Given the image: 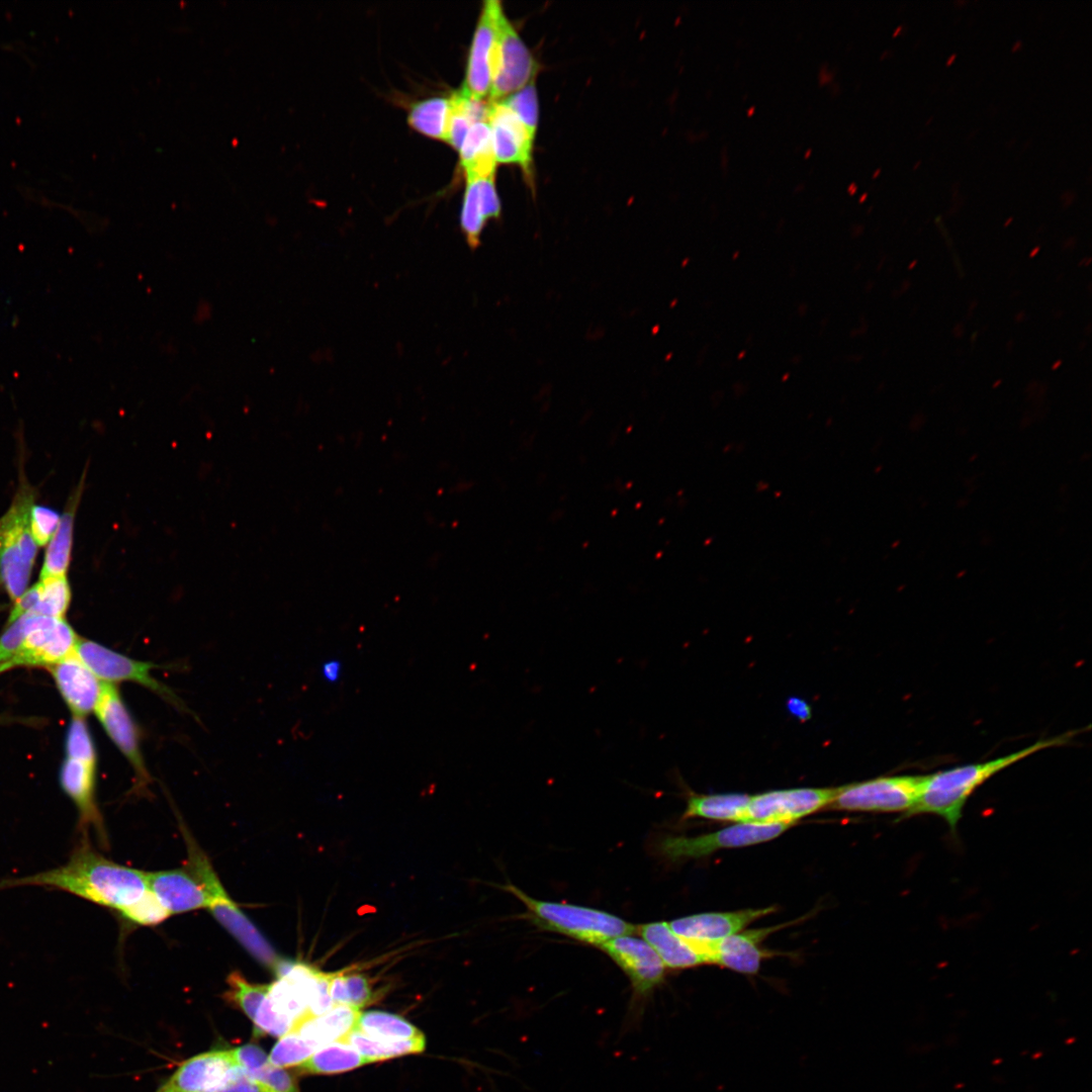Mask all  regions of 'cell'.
Returning <instances> with one entry per match:
<instances>
[{
    "mask_svg": "<svg viewBox=\"0 0 1092 1092\" xmlns=\"http://www.w3.org/2000/svg\"><path fill=\"white\" fill-rule=\"evenodd\" d=\"M226 984L229 989L224 993L225 999L253 1021L261 1003L267 997L269 984L251 983L236 971L228 976Z\"/></svg>",
    "mask_w": 1092,
    "mask_h": 1092,
    "instance_id": "obj_33",
    "label": "cell"
},
{
    "mask_svg": "<svg viewBox=\"0 0 1092 1092\" xmlns=\"http://www.w3.org/2000/svg\"><path fill=\"white\" fill-rule=\"evenodd\" d=\"M1021 46V40H1017L1012 48V52L1016 51Z\"/></svg>",
    "mask_w": 1092,
    "mask_h": 1092,
    "instance_id": "obj_45",
    "label": "cell"
},
{
    "mask_svg": "<svg viewBox=\"0 0 1092 1092\" xmlns=\"http://www.w3.org/2000/svg\"><path fill=\"white\" fill-rule=\"evenodd\" d=\"M240 1068L262 1092H299L293 1077L284 1069L273 1066L265 1052L255 1043L234 1049Z\"/></svg>",
    "mask_w": 1092,
    "mask_h": 1092,
    "instance_id": "obj_24",
    "label": "cell"
},
{
    "mask_svg": "<svg viewBox=\"0 0 1092 1092\" xmlns=\"http://www.w3.org/2000/svg\"><path fill=\"white\" fill-rule=\"evenodd\" d=\"M241 1071L232 1050L206 1052L184 1061L156 1092H208Z\"/></svg>",
    "mask_w": 1092,
    "mask_h": 1092,
    "instance_id": "obj_14",
    "label": "cell"
},
{
    "mask_svg": "<svg viewBox=\"0 0 1092 1092\" xmlns=\"http://www.w3.org/2000/svg\"><path fill=\"white\" fill-rule=\"evenodd\" d=\"M954 59H956V54H952L949 57V59L946 61V66H949Z\"/></svg>",
    "mask_w": 1092,
    "mask_h": 1092,
    "instance_id": "obj_46",
    "label": "cell"
},
{
    "mask_svg": "<svg viewBox=\"0 0 1092 1092\" xmlns=\"http://www.w3.org/2000/svg\"><path fill=\"white\" fill-rule=\"evenodd\" d=\"M1078 731L1040 739L1015 752L983 762H974L924 776L919 797L903 818L920 814L941 817L956 833L963 810L971 795L992 777L1006 767L1050 747L1067 744Z\"/></svg>",
    "mask_w": 1092,
    "mask_h": 1092,
    "instance_id": "obj_2",
    "label": "cell"
},
{
    "mask_svg": "<svg viewBox=\"0 0 1092 1092\" xmlns=\"http://www.w3.org/2000/svg\"><path fill=\"white\" fill-rule=\"evenodd\" d=\"M537 63L502 10L496 18L490 51V102L513 94L533 82Z\"/></svg>",
    "mask_w": 1092,
    "mask_h": 1092,
    "instance_id": "obj_6",
    "label": "cell"
},
{
    "mask_svg": "<svg viewBox=\"0 0 1092 1092\" xmlns=\"http://www.w3.org/2000/svg\"><path fill=\"white\" fill-rule=\"evenodd\" d=\"M96 767L67 757L61 769L60 781L64 792L78 810L80 830L84 834L88 830H95L101 843L105 845L106 831L95 797Z\"/></svg>",
    "mask_w": 1092,
    "mask_h": 1092,
    "instance_id": "obj_19",
    "label": "cell"
},
{
    "mask_svg": "<svg viewBox=\"0 0 1092 1092\" xmlns=\"http://www.w3.org/2000/svg\"><path fill=\"white\" fill-rule=\"evenodd\" d=\"M491 147V133L488 123L485 121L473 123L459 149L462 167Z\"/></svg>",
    "mask_w": 1092,
    "mask_h": 1092,
    "instance_id": "obj_40",
    "label": "cell"
},
{
    "mask_svg": "<svg viewBox=\"0 0 1092 1092\" xmlns=\"http://www.w3.org/2000/svg\"><path fill=\"white\" fill-rule=\"evenodd\" d=\"M901 29H902V26H901V25H900V26H898V27H897V28L895 29V31H894V33H893V36H896L897 34H899V33H900V31H901Z\"/></svg>",
    "mask_w": 1092,
    "mask_h": 1092,
    "instance_id": "obj_47",
    "label": "cell"
},
{
    "mask_svg": "<svg viewBox=\"0 0 1092 1092\" xmlns=\"http://www.w3.org/2000/svg\"><path fill=\"white\" fill-rule=\"evenodd\" d=\"M38 601L32 614L64 619L71 601V589L65 575L40 577L36 583Z\"/></svg>",
    "mask_w": 1092,
    "mask_h": 1092,
    "instance_id": "obj_30",
    "label": "cell"
},
{
    "mask_svg": "<svg viewBox=\"0 0 1092 1092\" xmlns=\"http://www.w3.org/2000/svg\"><path fill=\"white\" fill-rule=\"evenodd\" d=\"M783 926L752 929L735 933L715 942L692 944L705 958L707 964H716L741 974L754 975L758 972L762 960L769 956L768 950L760 947V942Z\"/></svg>",
    "mask_w": 1092,
    "mask_h": 1092,
    "instance_id": "obj_15",
    "label": "cell"
},
{
    "mask_svg": "<svg viewBox=\"0 0 1092 1092\" xmlns=\"http://www.w3.org/2000/svg\"><path fill=\"white\" fill-rule=\"evenodd\" d=\"M94 713L132 768L136 794L144 792L153 779L143 754L140 728L115 685L103 681Z\"/></svg>",
    "mask_w": 1092,
    "mask_h": 1092,
    "instance_id": "obj_7",
    "label": "cell"
},
{
    "mask_svg": "<svg viewBox=\"0 0 1092 1092\" xmlns=\"http://www.w3.org/2000/svg\"><path fill=\"white\" fill-rule=\"evenodd\" d=\"M73 520L72 512L61 518L59 527L48 547L40 577L65 575L71 558Z\"/></svg>",
    "mask_w": 1092,
    "mask_h": 1092,
    "instance_id": "obj_31",
    "label": "cell"
},
{
    "mask_svg": "<svg viewBox=\"0 0 1092 1092\" xmlns=\"http://www.w3.org/2000/svg\"><path fill=\"white\" fill-rule=\"evenodd\" d=\"M36 554L26 516L16 513L0 532V579L15 602L25 593Z\"/></svg>",
    "mask_w": 1092,
    "mask_h": 1092,
    "instance_id": "obj_13",
    "label": "cell"
},
{
    "mask_svg": "<svg viewBox=\"0 0 1092 1092\" xmlns=\"http://www.w3.org/2000/svg\"><path fill=\"white\" fill-rule=\"evenodd\" d=\"M627 975L633 990V1000L638 1006L652 994L664 980L666 967L656 951L643 939L633 934L612 938L599 946ZM637 1010V1016H639Z\"/></svg>",
    "mask_w": 1092,
    "mask_h": 1092,
    "instance_id": "obj_11",
    "label": "cell"
},
{
    "mask_svg": "<svg viewBox=\"0 0 1092 1092\" xmlns=\"http://www.w3.org/2000/svg\"><path fill=\"white\" fill-rule=\"evenodd\" d=\"M360 1013V1009L352 1006L334 1005L320 1015L305 1013L293 1023L290 1031L298 1033L320 1048L332 1041H339L353 1031Z\"/></svg>",
    "mask_w": 1092,
    "mask_h": 1092,
    "instance_id": "obj_23",
    "label": "cell"
},
{
    "mask_svg": "<svg viewBox=\"0 0 1092 1092\" xmlns=\"http://www.w3.org/2000/svg\"><path fill=\"white\" fill-rule=\"evenodd\" d=\"M78 640L79 637L64 619L35 615L22 647L7 664L5 671L17 666L50 667L75 654Z\"/></svg>",
    "mask_w": 1092,
    "mask_h": 1092,
    "instance_id": "obj_12",
    "label": "cell"
},
{
    "mask_svg": "<svg viewBox=\"0 0 1092 1092\" xmlns=\"http://www.w3.org/2000/svg\"><path fill=\"white\" fill-rule=\"evenodd\" d=\"M535 135L538 124V99L534 83L526 85L502 101Z\"/></svg>",
    "mask_w": 1092,
    "mask_h": 1092,
    "instance_id": "obj_39",
    "label": "cell"
},
{
    "mask_svg": "<svg viewBox=\"0 0 1092 1092\" xmlns=\"http://www.w3.org/2000/svg\"><path fill=\"white\" fill-rule=\"evenodd\" d=\"M67 757L97 766L95 745L84 718L73 717L67 742Z\"/></svg>",
    "mask_w": 1092,
    "mask_h": 1092,
    "instance_id": "obj_36",
    "label": "cell"
},
{
    "mask_svg": "<svg viewBox=\"0 0 1092 1092\" xmlns=\"http://www.w3.org/2000/svg\"><path fill=\"white\" fill-rule=\"evenodd\" d=\"M147 882L171 915L207 907L205 889L187 863L178 869L147 873Z\"/></svg>",
    "mask_w": 1092,
    "mask_h": 1092,
    "instance_id": "obj_18",
    "label": "cell"
},
{
    "mask_svg": "<svg viewBox=\"0 0 1092 1092\" xmlns=\"http://www.w3.org/2000/svg\"><path fill=\"white\" fill-rule=\"evenodd\" d=\"M838 788H796L750 796L745 822L794 824L796 820L831 805Z\"/></svg>",
    "mask_w": 1092,
    "mask_h": 1092,
    "instance_id": "obj_10",
    "label": "cell"
},
{
    "mask_svg": "<svg viewBox=\"0 0 1092 1092\" xmlns=\"http://www.w3.org/2000/svg\"><path fill=\"white\" fill-rule=\"evenodd\" d=\"M339 1041L354 1048L366 1057L370 1063L404 1055L420 1054L426 1048L424 1035L402 1040H383L370 1037L355 1029Z\"/></svg>",
    "mask_w": 1092,
    "mask_h": 1092,
    "instance_id": "obj_27",
    "label": "cell"
},
{
    "mask_svg": "<svg viewBox=\"0 0 1092 1092\" xmlns=\"http://www.w3.org/2000/svg\"><path fill=\"white\" fill-rule=\"evenodd\" d=\"M343 668L340 660L331 658L323 662L321 673L325 681L337 682L342 675Z\"/></svg>",
    "mask_w": 1092,
    "mask_h": 1092,
    "instance_id": "obj_44",
    "label": "cell"
},
{
    "mask_svg": "<svg viewBox=\"0 0 1092 1092\" xmlns=\"http://www.w3.org/2000/svg\"><path fill=\"white\" fill-rule=\"evenodd\" d=\"M120 915L141 925H155L166 920L171 914L148 889L138 901L123 909Z\"/></svg>",
    "mask_w": 1092,
    "mask_h": 1092,
    "instance_id": "obj_38",
    "label": "cell"
},
{
    "mask_svg": "<svg viewBox=\"0 0 1092 1092\" xmlns=\"http://www.w3.org/2000/svg\"><path fill=\"white\" fill-rule=\"evenodd\" d=\"M75 653L104 682H134L149 689L172 705L178 708L183 707L175 693L153 676L152 670L162 667L159 664L133 659L97 642L81 638L78 640Z\"/></svg>",
    "mask_w": 1092,
    "mask_h": 1092,
    "instance_id": "obj_8",
    "label": "cell"
},
{
    "mask_svg": "<svg viewBox=\"0 0 1092 1092\" xmlns=\"http://www.w3.org/2000/svg\"><path fill=\"white\" fill-rule=\"evenodd\" d=\"M487 123L496 162L518 164L530 177L535 135L499 100L490 102Z\"/></svg>",
    "mask_w": 1092,
    "mask_h": 1092,
    "instance_id": "obj_16",
    "label": "cell"
},
{
    "mask_svg": "<svg viewBox=\"0 0 1092 1092\" xmlns=\"http://www.w3.org/2000/svg\"><path fill=\"white\" fill-rule=\"evenodd\" d=\"M186 863L198 877L207 894V909L217 922L259 963L271 970L280 957L270 942L229 896L207 855L184 831Z\"/></svg>",
    "mask_w": 1092,
    "mask_h": 1092,
    "instance_id": "obj_4",
    "label": "cell"
},
{
    "mask_svg": "<svg viewBox=\"0 0 1092 1092\" xmlns=\"http://www.w3.org/2000/svg\"><path fill=\"white\" fill-rule=\"evenodd\" d=\"M330 995L335 1005L342 1004L360 1009L372 1000V990L361 974H331Z\"/></svg>",
    "mask_w": 1092,
    "mask_h": 1092,
    "instance_id": "obj_34",
    "label": "cell"
},
{
    "mask_svg": "<svg viewBox=\"0 0 1092 1092\" xmlns=\"http://www.w3.org/2000/svg\"><path fill=\"white\" fill-rule=\"evenodd\" d=\"M502 10L497 0L484 2L473 35L465 83L461 90L475 98L483 99L490 91L489 57L495 37L496 18Z\"/></svg>",
    "mask_w": 1092,
    "mask_h": 1092,
    "instance_id": "obj_20",
    "label": "cell"
},
{
    "mask_svg": "<svg viewBox=\"0 0 1092 1092\" xmlns=\"http://www.w3.org/2000/svg\"><path fill=\"white\" fill-rule=\"evenodd\" d=\"M450 118V99L432 97L416 103L408 114L410 124L425 135L446 139Z\"/></svg>",
    "mask_w": 1092,
    "mask_h": 1092,
    "instance_id": "obj_29",
    "label": "cell"
},
{
    "mask_svg": "<svg viewBox=\"0 0 1092 1092\" xmlns=\"http://www.w3.org/2000/svg\"><path fill=\"white\" fill-rule=\"evenodd\" d=\"M924 776H886L839 787L834 808L878 813H908L916 803Z\"/></svg>",
    "mask_w": 1092,
    "mask_h": 1092,
    "instance_id": "obj_5",
    "label": "cell"
},
{
    "mask_svg": "<svg viewBox=\"0 0 1092 1092\" xmlns=\"http://www.w3.org/2000/svg\"><path fill=\"white\" fill-rule=\"evenodd\" d=\"M317 1049L315 1043L294 1031H289L272 1048L268 1061L279 1068L297 1066L307 1060Z\"/></svg>",
    "mask_w": 1092,
    "mask_h": 1092,
    "instance_id": "obj_35",
    "label": "cell"
},
{
    "mask_svg": "<svg viewBox=\"0 0 1092 1092\" xmlns=\"http://www.w3.org/2000/svg\"><path fill=\"white\" fill-rule=\"evenodd\" d=\"M49 668L74 717L84 718L94 712L103 681L99 680L76 653Z\"/></svg>",
    "mask_w": 1092,
    "mask_h": 1092,
    "instance_id": "obj_21",
    "label": "cell"
},
{
    "mask_svg": "<svg viewBox=\"0 0 1092 1092\" xmlns=\"http://www.w3.org/2000/svg\"><path fill=\"white\" fill-rule=\"evenodd\" d=\"M355 1030L383 1040H402L424 1035L402 1017L377 1010L360 1013Z\"/></svg>",
    "mask_w": 1092,
    "mask_h": 1092,
    "instance_id": "obj_28",
    "label": "cell"
},
{
    "mask_svg": "<svg viewBox=\"0 0 1092 1092\" xmlns=\"http://www.w3.org/2000/svg\"><path fill=\"white\" fill-rule=\"evenodd\" d=\"M636 932L656 951L666 969L681 970L707 964L688 940L677 935L667 922H651L636 927Z\"/></svg>",
    "mask_w": 1092,
    "mask_h": 1092,
    "instance_id": "obj_22",
    "label": "cell"
},
{
    "mask_svg": "<svg viewBox=\"0 0 1092 1092\" xmlns=\"http://www.w3.org/2000/svg\"><path fill=\"white\" fill-rule=\"evenodd\" d=\"M775 910V907H766L700 913L674 919L668 924L677 935L691 943H711L742 931L752 921Z\"/></svg>",
    "mask_w": 1092,
    "mask_h": 1092,
    "instance_id": "obj_17",
    "label": "cell"
},
{
    "mask_svg": "<svg viewBox=\"0 0 1092 1092\" xmlns=\"http://www.w3.org/2000/svg\"><path fill=\"white\" fill-rule=\"evenodd\" d=\"M61 518L44 507H33L30 513V533L38 545H44L56 533Z\"/></svg>",
    "mask_w": 1092,
    "mask_h": 1092,
    "instance_id": "obj_41",
    "label": "cell"
},
{
    "mask_svg": "<svg viewBox=\"0 0 1092 1092\" xmlns=\"http://www.w3.org/2000/svg\"><path fill=\"white\" fill-rule=\"evenodd\" d=\"M34 614H25L12 623L0 637V673L19 652L34 621Z\"/></svg>",
    "mask_w": 1092,
    "mask_h": 1092,
    "instance_id": "obj_37",
    "label": "cell"
},
{
    "mask_svg": "<svg viewBox=\"0 0 1092 1092\" xmlns=\"http://www.w3.org/2000/svg\"><path fill=\"white\" fill-rule=\"evenodd\" d=\"M370 1061L343 1041L321 1045L307 1060L295 1066L300 1074H337L359 1068Z\"/></svg>",
    "mask_w": 1092,
    "mask_h": 1092,
    "instance_id": "obj_26",
    "label": "cell"
},
{
    "mask_svg": "<svg viewBox=\"0 0 1092 1092\" xmlns=\"http://www.w3.org/2000/svg\"><path fill=\"white\" fill-rule=\"evenodd\" d=\"M493 180L494 177L478 179L479 196L486 221L500 215V201Z\"/></svg>",
    "mask_w": 1092,
    "mask_h": 1092,
    "instance_id": "obj_42",
    "label": "cell"
},
{
    "mask_svg": "<svg viewBox=\"0 0 1092 1092\" xmlns=\"http://www.w3.org/2000/svg\"><path fill=\"white\" fill-rule=\"evenodd\" d=\"M208 1092H262L259 1086L242 1070L230 1082Z\"/></svg>",
    "mask_w": 1092,
    "mask_h": 1092,
    "instance_id": "obj_43",
    "label": "cell"
},
{
    "mask_svg": "<svg viewBox=\"0 0 1092 1092\" xmlns=\"http://www.w3.org/2000/svg\"><path fill=\"white\" fill-rule=\"evenodd\" d=\"M749 800L750 796L742 793L690 794L682 818L700 817L736 823L745 822Z\"/></svg>",
    "mask_w": 1092,
    "mask_h": 1092,
    "instance_id": "obj_25",
    "label": "cell"
},
{
    "mask_svg": "<svg viewBox=\"0 0 1092 1092\" xmlns=\"http://www.w3.org/2000/svg\"><path fill=\"white\" fill-rule=\"evenodd\" d=\"M793 824L741 822L718 831L695 837L667 836L659 849L670 859L699 858L723 848L753 845L771 840Z\"/></svg>",
    "mask_w": 1092,
    "mask_h": 1092,
    "instance_id": "obj_9",
    "label": "cell"
},
{
    "mask_svg": "<svg viewBox=\"0 0 1092 1092\" xmlns=\"http://www.w3.org/2000/svg\"><path fill=\"white\" fill-rule=\"evenodd\" d=\"M505 889L525 905L539 927L580 942L600 946L612 938L636 933L637 926L611 913L584 906L537 900L512 884H508Z\"/></svg>",
    "mask_w": 1092,
    "mask_h": 1092,
    "instance_id": "obj_3",
    "label": "cell"
},
{
    "mask_svg": "<svg viewBox=\"0 0 1092 1092\" xmlns=\"http://www.w3.org/2000/svg\"><path fill=\"white\" fill-rule=\"evenodd\" d=\"M466 181L460 213V229L468 247L474 251L480 245V237L486 219L482 211L478 179L466 178Z\"/></svg>",
    "mask_w": 1092,
    "mask_h": 1092,
    "instance_id": "obj_32",
    "label": "cell"
},
{
    "mask_svg": "<svg viewBox=\"0 0 1092 1092\" xmlns=\"http://www.w3.org/2000/svg\"><path fill=\"white\" fill-rule=\"evenodd\" d=\"M32 886L62 891L121 912L147 891V873L116 863L95 850L86 838L62 866L0 882V890Z\"/></svg>",
    "mask_w": 1092,
    "mask_h": 1092,
    "instance_id": "obj_1",
    "label": "cell"
}]
</instances>
